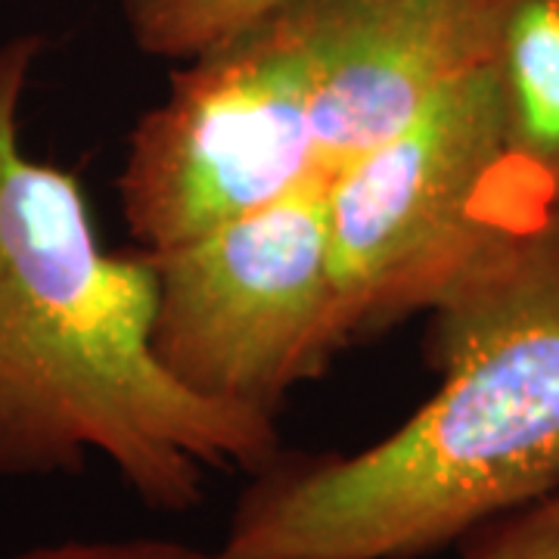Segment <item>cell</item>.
Returning a JSON list of instances; mask_svg holds the SVG:
<instances>
[{
    "label": "cell",
    "instance_id": "cell-1",
    "mask_svg": "<svg viewBox=\"0 0 559 559\" xmlns=\"http://www.w3.org/2000/svg\"><path fill=\"white\" fill-rule=\"evenodd\" d=\"M40 53L35 32L0 44V479L79 476L103 457L146 510L180 516L212 473L274 463L277 419L162 367L153 259L106 252L79 175L22 146Z\"/></svg>",
    "mask_w": 559,
    "mask_h": 559
},
{
    "label": "cell",
    "instance_id": "cell-2",
    "mask_svg": "<svg viewBox=\"0 0 559 559\" xmlns=\"http://www.w3.org/2000/svg\"><path fill=\"white\" fill-rule=\"evenodd\" d=\"M439 389L355 454L249 476L240 559H423L559 488V209H528L429 311Z\"/></svg>",
    "mask_w": 559,
    "mask_h": 559
},
{
    "label": "cell",
    "instance_id": "cell-3",
    "mask_svg": "<svg viewBox=\"0 0 559 559\" xmlns=\"http://www.w3.org/2000/svg\"><path fill=\"white\" fill-rule=\"evenodd\" d=\"M485 62L479 0H283L197 57L128 134L143 252L330 183Z\"/></svg>",
    "mask_w": 559,
    "mask_h": 559
},
{
    "label": "cell",
    "instance_id": "cell-4",
    "mask_svg": "<svg viewBox=\"0 0 559 559\" xmlns=\"http://www.w3.org/2000/svg\"><path fill=\"white\" fill-rule=\"evenodd\" d=\"M528 209L538 205L510 168L498 97L479 62L326 183L348 345L429 314Z\"/></svg>",
    "mask_w": 559,
    "mask_h": 559
},
{
    "label": "cell",
    "instance_id": "cell-5",
    "mask_svg": "<svg viewBox=\"0 0 559 559\" xmlns=\"http://www.w3.org/2000/svg\"><path fill=\"white\" fill-rule=\"evenodd\" d=\"M146 255L159 274L156 358L202 399L277 419L348 348L326 183Z\"/></svg>",
    "mask_w": 559,
    "mask_h": 559
},
{
    "label": "cell",
    "instance_id": "cell-6",
    "mask_svg": "<svg viewBox=\"0 0 559 559\" xmlns=\"http://www.w3.org/2000/svg\"><path fill=\"white\" fill-rule=\"evenodd\" d=\"M485 66L516 183L559 209V0H481Z\"/></svg>",
    "mask_w": 559,
    "mask_h": 559
},
{
    "label": "cell",
    "instance_id": "cell-7",
    "mask_svg": "<svg viewBox=\"0 0 559 559\" xmlns=\"http://www.w3.org/2000/svg\"><path fill=\"white\" fill-rule=\"evenodd\" d=\"M283 0H119L140 53L183 62Z\"/></svg>",
    "mask_w": 559,
    "mask_h": 559
},
{
    "label": "cell",
    "instance_id": "cell-8",
    "mask_svg": "<svg viewBox=\"0 0 559 559\" xmlns=\"http://www.w3.org/2000/svg\"><path fill=\"white\" fill-rule=\"evenodd\" d=\"M460 559H559V488L473 532Z\"/></svg>",
    "mask_w": 559,
    "mask_h": 559
},
{
    "label": "cell",
    "instance_id": "cell-9",
    "mask_svg": "<svg viewBox=\"0 0 559 559\" xmlns=\"http://www.w3.org/2000/svg\"><path fill=\"white\" fill-rule=\"evenodd\" d=\"M0 559H240L218 550H202L180 540L165 538H100V540H60L40 544Z\"/></svg>",
    "mask_w": 559,
    "mask_h": 559
}]
</instances>
